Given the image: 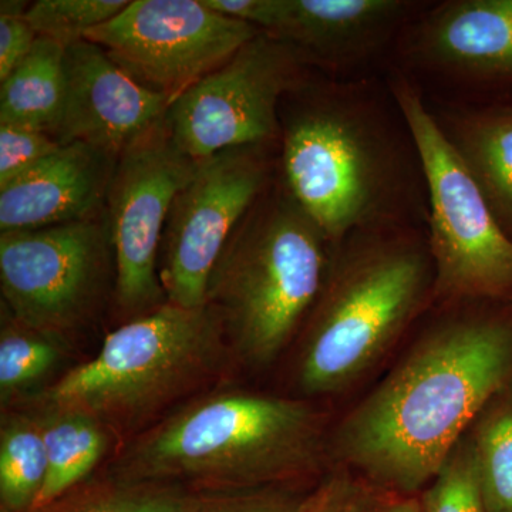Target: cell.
<instances>
[{"mask_svg": "<svg viewBox=\"0 0 512 512\" xmlns=\"http://www.w3.org/2000/svg\"><path fill=\"white\" fill-rule=\"evenodd\" d=\"M512 382V299L433 302L365 393L336 414L330 468L420 494L484 404Z\"/></svg>", "mask_w": 512, "mask_h": 512, "instance_id": "obj_1", "label": "cell"}, {"mask_svg": "<svg viewBox=\"0 0 512 512\" xmlns=\"http://www.w3.org/2000/svg\"><path fill=\"white\" fill-rule=\"evenodd\" d=\"M278 175L336 244L363 229L424 227L420 147L389 77L313 72L279 107Z\"/></svg>", "mask_w": 512, "mask_h": 512, "instance_id": "obj_2", "label": "cell"}, {"mask_svg": "<svg viewBox=\"0 0 512 512\" xmlns=\"http://www.w3.org/2000/svg\"><path fill=\"white\" fill-rule=\"evenodd\" d=\"M434 291L426 228L363 229L340 239L318 298L281 360L279 393L342 412L387 369L433 305Z\"/></svg>", "mask_w": 512, "mask_h": 512, "instance_id": "obj_3", "label": "cell"}, {"mask_svg": "<svg viewBox=\"0 0 512 512\" xmlns=\"http://www.w3.org/2000/svg\"><path fill=\"white\" fill-rule=\"evenodd\" d=\"M335 416L279 392L215 390L128 440L111 461L109 476L192 493L313 487L330 470Z\"/></svg>", "mask_w": 512, "mask_h": 512, "instance_id": "obj_4", "label": "cell"}, {"mask_svg": "<svg viewBox=\"0 0 512 512\" xmlns=\"http://www.w3.org/2000/svg\"><path fill=\"white\" fill-rule=\"evenodd\" d=\"M330 251L278 175L232 232L208 281L207 305L237 365L252 373L278 367L318 298Z\"/></svg>", "mask_w": 512, "mask_h": 512, "instance_id": "obj_5", "label": "cell"}, {"mask_svg": "<svg viewBox=\"0 0 512 512\" xmlns=\"http://www.w3.org/2000/svg\"><path fill=\"white\" fill-rule=\"evenodd\" d=\"M231 363L211 306L165 302L110 332L96 357L64 373L32 403L79 410L111 433L136 436L197 397Z\"/></svg>", "mask_w": 512, "mask_h": 512, "instance_id": "obj_6", "label": "cell"}, {"mask_svg": "<svg viewBox=\"0 0 512 512\" xmlns=\"http://www.w3.org/2000/svg\"><path fill=\"white\" fill-rule=\"evenodd\" d=\"M389 79L423 158L429 191L427 238L436 268L434 302L512 299V242L498 228L476 181L420 93L396 74Z\"/></svg>", "mask_w": 512, "mask_h": 512, "instance_id": "obj_7", "label": "cell"}, {"mask_svg": "<svg viewBox=\"0 0 512 512\" xmlns=\"http://www.w3.org/2000/svg\"><path fill=\"white\" fill-rule=\"evenodd\" d=\"M116 288L106 208L87 220L0 232V289L8 312L70 343Z\"/></svg>", "mask_w": 512, "mask_h": 512, "instance_id": "obj_8", "label": "cell"}, {"mask_svg": "<svg viewBox=\"0 0 512 512\" xmlns=\"http://www.w3.org/2000/svg\"><path fill=\"white\" fill-rule=\"evenodd\" d=\"M392 74L430 104H512V0H426Z\"/></svg>", "mask_w": 512, "mask_h": 512, "instance_id": "obj_9", "label": "cell"}, {"mask_svg": "<svg viewBox=\"0 0 512 512\" xmlns=\"http://www.w3.org/2000/svg\"><path fill=\"white\" fill-rule=\"evenodd\" d=\"M315 72L299 50L261 32L171 104L165 123L192 160L256 144H279L285 94Z\"/></svg>", "mask_w": 512, "mask_h": 512, "instance_id": "obj_10", "label": "cell"}, {"mask_svg": "<svg viewBox=\"0 0 512 512\" xmlns=\"http://www.w3.org/2000/svg\"><path fill=\"white\" fill-rule=\"evenodd\" d=\"M279 144L229 148L197 161L175 195L158 258L167 302L207 305L212 269L252 205L278 177Z\"/></svg>", "mask_w": 512, "mask_h": 512, "instance_id": "obj_11", "label": "cell"}, {"mask_svg": "<svg viewBox=\"0 0 512 512\" xmlns=\"http://www.w3.org/2000/svg\"><path fill=\"white\" fill-rule=\"evenodd\" d=\"M258 33L202 0H134L86 40L171 106Z\"/></svg>", "mask_w": 512, "mask_h": 512, "instance_id": "obj_12", "label": "cell"}, {"mask_svg": "<svg viewBox=\"0 0 512 512\" xmlns=\"http://www.w3.org/2000/svg\"><path fill=\"white\" fill-rule=\"evenodd\" d=\"M197 161L175 143L165 119L117 161L106 198L116 262L114 301L131 319L167 302L158 258L175 195L190 180Z\"/></svg>", "mask_w": 512, "mask_h": 512, "instance_id": "obj_13", "label": "cell"}, {"mask_svg": "<svg viewBox=\"0 0 512 512\" xmlns=\"http://www.w3.org/2000/svg\"><path fill=\"white\" fill-rule=\"evenodd\" d=\"M426 0H274L268 35L338 80L389 77L404 29Z\"/></svg>", "mask_w": 512, "mask_h": 512, "instance_id": "obj_14", "label": "cell"}, {"mask_svg": "<svg viewBox=\"0 0 512 512\" xmlns=\"http://www.w3.org/2000/svg\"><path fill=\"white\" fill-rule=\"evenodd\" d=\"M170 103L117 66L89 40L66 49V96L56 140L121 156L165 119Z\"/></svg>", "mask_w": 512, "mask_h": 512, "instance_id": "obj_15", "label": "cell"}, {"mask_svg": "<svg viewBox=\"0 0 512 512\" xmlns=\"http://www.w3.org/2000/svg\"><path fill=\"white\" fill-rule=\"evenodd\" d=\"M119 156L86 143L60 146L0 188V232L87 220L106 208Z\"/></svg>", "mask_w": 512, "mask_h": 512, "instance_id": "obj_16", "label": "cell"}, {"mask_svg": "<svg viewBox=\"0 0 512 512\" xmlns=\"http://www.w3.org/2000/svg\"><path fill=\"white\" fill-rule=\"evenodd\" d=\"M426 106L476 181L498 228L512 242V104Z\"/></svg>", "mask_w": 512, "mask_h": 512, "instance_id": "obj_17", "label": "cell"}, {"mask_svg": "<svg viewBox=\"0 0 512 512\" xmlns=\"http://www.w3.org/2000/svg\"><path fill=\"white\" fill-rule=\"evenodd\" d=\"M45 440L47 477L35 508L90 480L111 444V431L90 414L32 403Z\"/></svg>", "mask_w": 512, "mask_h": 512, "instance_id": "obj_18", "label": "cell"}, {"mask_svg": "<svg viewBox=\"0 0 512 512\" xmlns=\"http://www.w3.org/2000/svg\"><path fill=\"white\" fill-rule=\"evenodd\" d=\"M66 49L37 37L32 52L0 83V124L45 131L56 138L66 96Z\"/></svg>", "mask_w": 512, "mask_h": 512, "instance_id": "obj_19", "label": "cell"}, {"mask_svg": "<svg viewBox=\"0 0 512 512\" xmlns=\"http://www.w3.org/2000/svg\"><path fill=\"white\" fill-rule=\"evenodd\" d=\"M66 340L46 335L3 313L0 330V402L3 409L25 404L52 386L62 369Z\"/></svg>", "mask_w": 512, "mask_h": 512, "instance_id": "obj_20", "label": "cell"}, {"mask_svg": "<svg viewBox=\"0 0 512 512\" xmlns=\"http://www.w3.org/2000/svg\"><path fill=\"white\" fill-rule=\"evenodd\" d=\"M47 477L42 429L33 410H6L0 424V512L35 508Z\"/></svg>", "mask_w": 512, "mask_h": 512, "instance_id": "obj_21", "label": "cell"}, {"mask_svg": "<svg viewBox=\"0 0 512 512\" xmlns=\"http://www.w3.org/2000/svg\"><path fill=\"white\" fill-rule=\"evenodd\" d=\"M467 434L485 511L512 512V382L484 404Z\"/></svg>", "mask_w": 512, "mask_h": 512, "instance_id": "obj_22", "label": "cell"}, {"mask_svg": "<svg viewBox=\"0 0 512 512\" xmlns=\"http://www.w3.org/2000/svg\"><path fill=\"white\" fill-rule=\"evenodd\" d=\"M190 495L177 485L136 483L106 474L29 512H185Z\"/></svg>", "mask_w": 512, "mask_h": 512, "instance_id": "obj_23", "label": "cell"}, {"mask_svg": "<svg viewBox=\"0 0 512 512\" xmlns=\"http://www.w3.org/2000/svg\"><path fill=\"white\" fill-rule=\"evenodd\" d=\"M127 0H37L25 19L37 36L64 47L86 40L87 33L116 18Z\"/></svg>", "mask_w": 512, "mask_h": 512, "instance_id": "obj_24", "label": "cell"}, {"mask_svg": "<svg viewBox=\"0 0 512 512\" xmlns=\"http://www.w3.org/2000/svg\"><path fill=\"white\" fill-rule=\"evenodd\" d=\"M421 512H487L470 437L464 434L420 493Z\"/></svg>", "mask_w": 512, "mask_h": 512, "instance_id": "obj_25", "label": "cell"}, {"mask_svg": "<svg viewBox=\"0 0 512 512\" xmlns=\"http://www.w3.org/2000/svg\"><path fill=\"white\" fill-rule=\"evenodd\" d=\"M312 487H261L192 493L185 512H295Z\"/></svg>", "mask_w": 512, "mask_h": 512, "instance_id": "obj_26", "label": "cell"}, {"mask_svg": "<svg viewBox=\"0 0 512 512\" xmlns=\"http://www.w3.org/2000/svg\"><path fill=\"white\" fill-rule=\"evenodd\" d=\"M62 144L52 134L0 124V188L52 156Z\"/></svg>", "mask_w": 512, "mask_h": 512, "instance_id": "obj_27", "label": "cell"}, {"mask_svg": "<svg viewBox=\"0 0 512 512\" xmlns=\"http://www.w3.org/2000/svg\"><path fill=\"white\" fill-rule=\"evenodd\" d=\"M360 487L359 478L332 467L303 495L295 512H353Z\"/></svg>", "mask_w": 512, "mask_h": 512, "instance_id": "obj_28", "label": "cell"}, {"mask_svg": "<svg viewBox=\"0 0 512 512\" xmlns=\"http://www.w3.org/2000/svg\"><path fill=\"white\" fill-rule=\"evenodd\" d=\"M37 37L25 18L0 16V83L25 62Z\"/></svg>", "mask_w": 512, "mask_h": 512, "instance_id": "obj_29", "label": "cell"}, {"mask_svg": "<svg viewBox=\"0 0 512 512\" xmlns=\"http://www.w3.org/2000/svg\"><path fill=\"white\" fill-rule=\"evenodd\" d=\"M353 512H421L420 494L397 493L362 481Z\"/></svg>", "mask_w": 512, "mask_h": 512, "instance_id": "obj_30", "label": "cell"}, {"mask_svg": "<svg viewBox=\"0 0 512 512\" xmlns=\"http://www.w3.org/2000/svg\"><path fill=\"white\" fill-rule=\"evenodd\" d=\"M30 5L28 2L18 0H2L0 2V16H12V18H25Z\"/></svg>", "mask_w": 512, "mask_h": 512, "instance_id": "obj_31", "label": "cell"}]
</instances>
